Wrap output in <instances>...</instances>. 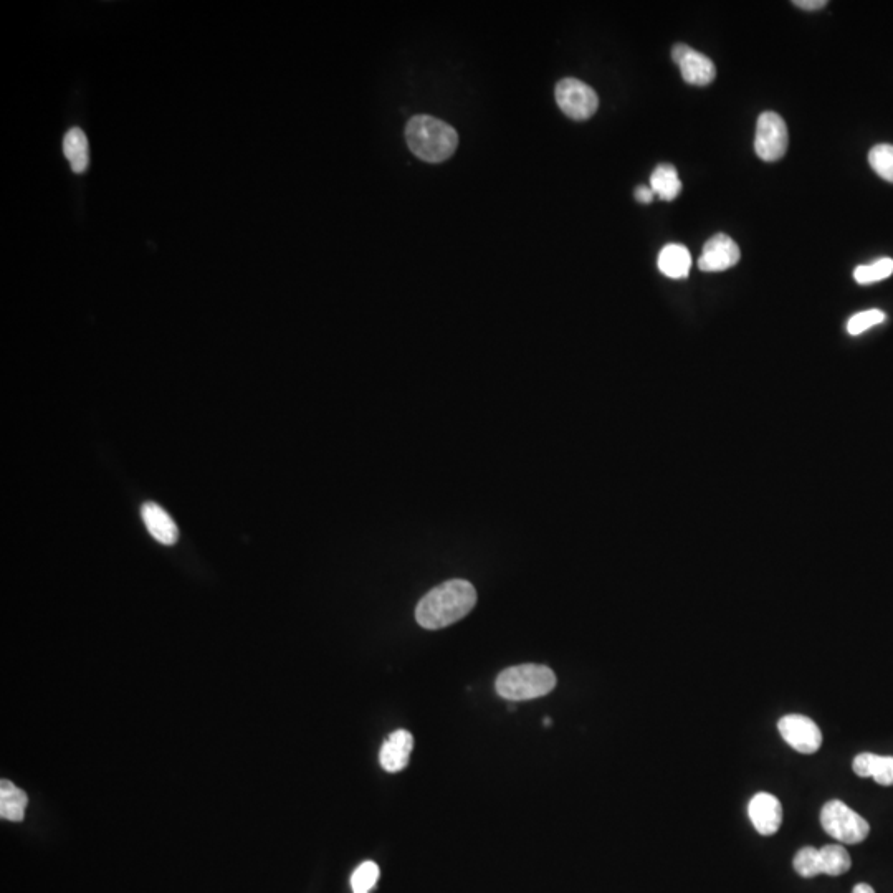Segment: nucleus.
<instances>
[{
	"label": "nucleus",
	"mask_w": 893,
	"mask_h": 893,
	"mask_svg": "<svg viewBox=\"0 0 893 893\" xmlns=\"http://www.w3.org/2000/svg\"><path fill=\"white\" fill-rule=\"evenodd\" d=\"M556 103L564 115L576 121L589 120L597 111L596 91L581 80L564 78L556 86Z\"/></svg>",
	"instance_id": "obj_6"
},
{
	"label": "nucleus",
	"mask_w": 893,
	"mask_h": 893,
	"mask_svg": "<svg viewBox=\"0 0 893 893\" xmlns=\"http://www.w3.org/2000/svg\"><path fill=\"white\" fill-rule=\"evenodd\" d=\"M551 723H553V720H551V718H545V725H546V726H550Z\"/></svg>",
	"instance_id": "obj_27"
},
{
	"label": "nucleus",
	"mask_w": 893,
	"mask_h": 893,
	"mask_svg": "<svg viewBox=\"0 0 893 893\" xmlns=\"http://www.w3.org/2000/svg\"><path fill=\"white\" fill-rule=\"evenodd\" d=\"M885 318H887V316H885L884 311H862V313H857V315L852 316L849 323H847V331H849V335L852 336L862 335V333L870 330V328H874V326L884 323Z\"/></svg>",
	"instance_id": "obj_23"
},
{
	"label": "nucleus",
	"mask_w": 893,
	"mask_h": 893,
	"mask_svg": "<svg viewBox=\"0 0 893 893\" xmlns=\"http://www.w3.org/2000/svg\"><path fill=\"white\" fill-rule=\"evenodd\" d=\"M741 250L735 240L726 234L713 235L703 247L698 258V268L702 272H725L740 262Z\"/></svg>",
	"instance_id": "obj_9"
},
{
	"label": "nucleus",
	"mask_w": 893,
	"mask_h": 893,
	"mask_svg": "<svg viewBox=\"0 0 893 893\" xmlns=\"http://www.w3.org/2000/svg\"><path fill=\"white\" fill-rule=\"evenodd\" d=\"M144 525L148 528L149 535L163 545H174L179 540V530L176 521L158 503L146 502L141 507Z\"/></svg>",
	"instance_id": "obj_12"
},
{
	"label": "nucleus",
	"mask_w": 893,
	"mask_h": 893,
	"mask_svg": "<svg viewBox=\"0 0 893 893\" xmlns=\"http://www.w3.org/2000/svg\"><path fill=\"white\" fill-rule=\"evenodd\" d=\"M412 748H414V736L407 730H397L389 735L381 748L379 761L387 773H399L409 765Z\"/></svg>",
	"instance_id": "obj_11"
},
{
	"label": "nucleus",
	"mask_w": 893,
	"mask_h": 893,
	"mask_svg": "<svg viewBox=\"0 0 893 893\" xmlns=\"http://www.w3.org/2000/svg\"><path fill=\"white\" fill-rule=\"evenodd\" d=\"M63 153L72 171L82 174L90 164V146L86 134L80 128H72L63 138Z\"/></svg>",
	"instance_id": "obj_16"
},
{
	"label": "nucleus",
	"mask_w": 893,
	"mask_h": 893,
	"mask_svg": "<svg viewBox=\"0 0 893 893\" xmlns=\"http://www.w3.org/2000/svg\"><path fill=\"white\" fill-rule=\"evenodd\" d=\"M657 265L665 277L687 278L690 267H692V255L683 245H665L664 249L660 250Z\"/></svg>",
	"instance_id": "obj_14"
},
{
	"label": "nucleus",
	"mask_w": 893,
	"mask_h": 893,
	"mask_svg": "<svg viewBox=\"0 0 893 893\" xmlns=\"http://www.w3.org/2000/svg\"><path fill=\"white\" fill-rule=\"evenodd\" d=\"M852 893H875V890L869 884H857Z\"/></svg>",
	"instance_id": "obj_26"
},
{
	"label": "nucleus",
	"mask_w": 893,
	"mask_h": 893,
	"mask_svg": "<svg viewBox=\"0 0 893 893\" xmlns=\"http://www.w3.org/2000/svg\"><path fill=\"white\" fill-rule=\"evenodd\" d=\"M412 153L426 163H444L459 146V134L452 126L432 116H414L406 128Z\"/></svg>",
	"instance_id": "obj_2"
},
{
	"label": "nucleus",
	"mask_w": 893,
	"mask_h": 893,
	"mask_svg": "<svg viewBox=\"0 0 893 893\" xmlns=\"http://www.w3.org/2000/svg\"><path fill=\"white\" fill-rule=\"evenodd\" d=\"M672 60L679 65L683 80L690 85L707 86L717 77L715 63L685 43L672 48Z\"/></svg>",
	"instance_id": "obj_8"
},
{
	"label": "nucleus",
	"mask_w": 893,
	"mask_h": 893,
	"mask_svg": "<svg viewBox=\"0 0 893 893\" xmlns=\"http://www.w3.org/2000/svg\"><path fill=\"white\" fill-rule=\"evenodd\" d=\"M893 273L892 258H880L879 262L872 265H860L855 268V282L860 285H870V283L882 282L885 278H889Z\"/></svg>",
	"instance_id": "obj_19"
},
{
	"label": "nucleus",
	"mask_w": 893,
	"mask_h": 893,
	"mask_svg": "<svg viewBox=\"0 0 893 893\" xmlns=\"http://www.w3.org/2000/svg\"><path fill=\"white\" fill-rule=\"evenodd\" d=\"M751 824L761 836H773L783 824V806L773 794L758 793L748 806Z\"/></svg>",
	"instance_id": "obj_10"
},
{
	"label": "nucleus",
	"mask_w": 893,
	"mask_h": 893,
	"mask_svg": "<svg viewBox=\"0 0 893 893\" xmlns=\"http://www.w3.org/2000/svg\"><path fill=\"white\" fill-rule=\"evenodd\" d=\"M821 860V874L839 877L846 874L852 867L851 854L841 844H829L819 849Z\"/></svg>",
	"instance_id": "obj_18"
},
{
	"label": "nucleus",
	"mask_w": 893,
	"mask_h": 893,
	"mask_svg": "<svg viewBox=\"0 0 893 893\" xmlns=\"http://www.w3.org/2000/svg\"><path fill=\"white\" fill-rule=\"evenodd\" d=\"M870 168L874 169L884 181L893 182V146L879 144L869 153Z\"/></svg>",
	"instance_id": "obj_20"
},
{
	"label": "nucleus",
	"mask_w": 893,
	"mask_h": 893,
	"mask_svg": "<svg viewBox=\"0 0 893 893\" xmlns=\"http://www.w3.org/2000/svg\"><path fill=\"white\" fill-rule=\"evenodd\" d=\"M822 829L841 844H860L869 837V822L839 799L824 804L821 811Z\"/></svg>",
	"instance_id": "obj_4"
},
{
	"label": "nucleus",
	"mask_w": 893,
	"mask_h": 893,
	"mask_svg": "<svg viewBox=\"0 0 893 893\" xmlns=\"http://www.w3.org/2000/svg\"><path fill=\"white\" fill-rule=\"evenodd\" d=\"M27 804H29V798L25 791L17 788L7 779H2V783H0V817L10 822L24 821Z\"/></svg>",
	"instance_id": "obj_15"
},
{
	"label": "nucleus",
	"mask_w": 893,
	"mask_h": 893,
	"mask_svg": "<svg viewBox=\"0 0 893 893\" xmlns=\"http://www.w3.org/2000/svg\"><path fill=\"white\" fill-rule=\"evenodd\" d=\"M788 126L786 121L773 111H765L758 118L756 126V154L766 163H774L788 151Z\"/></svg>",
	"instance_id": "obj_5"
},
{
	"label": "nucleus",
	"mask_w": 893,
	"mask_h": 893,
	"mask_svg": "<svg viewBox=\"0 0 893 893\" xmlns=\"http://www.w3.org/2000/svg\"><path fill=\"white\" fill-rule=\"evenodd\" d=\"M794 870L798 872L804 879H812L821 875V860H819V849L814 847H803L798 854L794 855Z\"/></svg>",
	"instance_id": "obj_21"
},
{
	"label": "nucleus",
	"mask_w": 893,
	"mask_h": 893,
	"mask_svg": "<svg viewBox=\"0 0 893 893\" xmlns=\"http://www.w3.org/2000/svg\"><path fill=\"white\" fill-rule=\"evenodd\" d=\"M852 769L860 778L875 779L880 786H893V756L860 753L852 761Z\"/></svg>",
	"instance_id": "obj_13"
},
{
	"label": "nucleus",
	"mask_w": 893,
	"mask_h": 893,
	"mask_svg": "<svg viewBox=\"0 0 893 893\" xmlns=\"http://www.w3.org/2000/svg\"><path fill=\"white\" fill-rule=\"evenodd\" d=\"M796 7L804 10H819L822 7H826V0H794L793 2Z\"/></svg>",
	"instance_id": "obj_25"
},
{
	"label": "nucleus",
	"mask_w": 893,
	"mask_h": 893,
	"mask_svg": "<svg viewBox=\"0 0 893 893\" xmlns=\"http://www.w3.org/2000/svg\"><path fill=\"white\" fill-rule=\"evenodd\" d=\"M778 730L783 740L798 753L814 755L821 750L822 731L811 718L796 713L786 715L779 720Z\"/></svg>",
	"instance_id": "obj_7"
},
{
	"label": "nucleus",
	"mask_w": 893,
	"mask_h": 893,
	"mask_svg": "<svg viewBox=\"0 0 893 893\" xmlns=\"http://www.w3.org/2000/svg\"><path fill=\"white\" fill-rule=\"evenodd\" d=\"M634 196H636V201L640 202V204H650V202L654 201V191L650 189V187L639 186L634 192Z\"/></svg>",
	"instance_id": "obj_24"
},
{
	"label": "nucleus",
	"mask_w": 893,
	"mask_h": 893,
	"mask_svg": "<svg viewBox=\"0 0 893 893\" xmlns=\"http://www.w3.org/2000/svg\"><path fill=\"white\" fill-rule=\"evenodd\" d=\"M477 604V591L465 579H452L440 584L422 597L416 607V621L429 631L452 626L472 612Z\"/></svg>",
	"instance_id": "obj_1"
},
{
	"label": "nucleus",
	"mask_w": 893,
	"mask_h": 893,
	"mask_svg": "<svg viewBox=\"0 0 893 893\" xmlns=\"http://www.w3.org/2000/svg\"><path fill=\"white\" fill-rule=\"evenodd\" d=\"M378 879V865L371 862V860L363 862V864L359 865L358 869L354 870L353 877H351V887H353V892L371 893V890L374 889V885H376Z\"/></svg>",
	"instance_id": "obj_22"
},
{
	"label": "nucleus",
	"mask_w": 893,
	"mask_h": 893,
	"mask_svg": "<svg viewBox=\"0 0 893 893\" xmlns=\"http://www.w3.org/2000/svg\"><path fill=\"white\" fill-rule=\"evenodd\" d=\"M650 189L662 201H674L682 192L679 172L672 164H660L650 176Z\"/></svg>",
	"instance_id": "obj_17"
},
{
	"label": "nucleus",
	"mask_w": 893,
	"mask_h": 893,
	"mask_svg": "<svg viewBox=\"0 0 893 893\" xmlns=\"http://www.w3.org/2000/svg\"><path fill=\"white\" fill-rule=\"evenodd\" d=\"M556 687V675L546 665L525 664L510 667L498 675L497 693L505 700L521 702L545 697Z\"/></svg>",
	"instance_id": "obj_3"
}]
</instances>
